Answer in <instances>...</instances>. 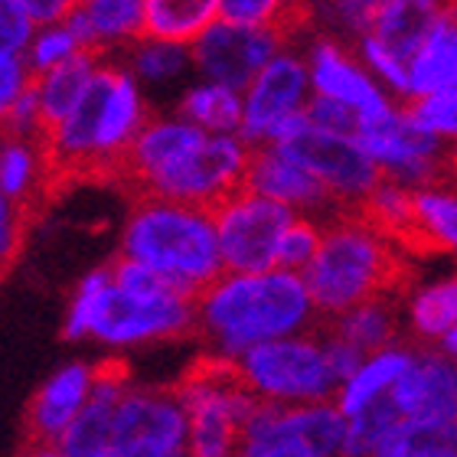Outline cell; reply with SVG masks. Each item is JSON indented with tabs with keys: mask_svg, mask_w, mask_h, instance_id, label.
I'll use <instances>...</instances> for the list:
<instances>
[{
	"mask_svg": "<svg viewBox=\"0 0 457 457\" xmlns=\"http://www.w3.org/2000/svg\"><path fill=\"white\" fill-rule=\"evenodd\" d=\"M151 118L154 112L141 102L131 76L102 62L66 121L37 141L49 203L86 183L112 187L124 151Z\"/></svg>",
	"mask_w": 457,
	"mask_h": 457,
	"instance_id": "1",
	"label": "cell"
},
{
	"mask_svg": "<svg viewBox=\"0 0 457 457\" xmlns=\"http://www.w3.org/2000/svg\"><path fill=\"white\" fill-rule=\"evenodd\" d=\"M314 297L301 271H226L196 297V340L238 356L275 337L301 334L314 324Z\"/></svg>",
	"mask_w": 457,
	"mask_h": 457,
	"instance_id": "2",
	"label": "cell"
},
{
	"mask_svg": "<svg viewBox=\"0 0 457 457\" xmlns=\"http://www.w3.org/2000/svg\"><path fill=\"white\" fill-rule=\"evenodd\" d=\"M409 258L399 242L362 216L340 212L324 226L314 262L304 268L317 314H343L372 297H405L415 285V265Z\"/></svg>",
	"mask_w": 457,
	"mask_h": 457,
	"instance_id": "3",
	"label": "cell"
},
{
	"mask_svg": "<svg viewBox=\"0 0 457 457\" xmlns=\"http://www.w3.org/2000/svg\"><path fill=\"white\" fill-rule=\"evenodd\" d=\"M121 252L163 271L193 301L226 275L216 212L196 203L163 196L134 200Z\"/></svg>",
	"mask_w": 457,
	"mask_h": 457,
	"instance_id": "4",
	"label": "cell"
},
{
	"mask_svg": "<svg viewBox=\"0 0 457 457\" xmlns=\"http://www.w3.org/2000/svg\"><path fill=\"white\" fill-rule=\"evenodd\" d=\"M173 392L190 411V454L226 457L242 451L245 421L262 405L242 360L228 353H206L173 382Z\"/></svg>",
	"mask_w": 457,
	"mask_h": 457,
	"instance_id": "5",
	"label": "cell"
},
{
	"mask_svg": "<svg viewBox=\"0 0 457 457\" xmlns=\"http://www.w3.org/2000/svg\"><path fill=\"white\" fill-rule=\"evenodd\" d=\"M350 419L337 399L271 402L265 399L245 421L242 451L252 457H330L346 454Z\"/></svg>",
	"mask_w": 457,
	"mask_h": 457,
	"instance_id": "6",
	"label": "cell"
},
{
	"mask_svg": "<svg viewBox=\"0 0 457 457\" xmlns=\"http://www.w3.org/2000/svg\"><path fill=\"white\" fill-rule=\"evenodd\" d=\"M248 167H252V141H245L242 134L210 131L200 147H193L187 157L157 173L134 200L163 196L220 212L222 206L248 193Z\"/></svg>",
	"mask_w": 457,
	"mask_h": 457,
	"instance_id": "7",
	"label": "cell"
},
{
	"mask_svg": "<svg viewBox=\"0 0 457 457\" xmlns=\"http://www.w3.org/2000/svg\"><path fill=\"white\" fill-rule=\"evenodd\" d=\"M248 379L271 402H327L337 399L343 379L337 376L330 353L314 330L255 343L238 353Z\"/></svg>",
	"mask_w": 457,
	"mask_h": 457,
	"instance_id": "8",
	"label": "cell"
},
{
	"mask_svg": "<svg viewBox=\"0 0 457 457\" xmlns=\"http://www.w3.org/2000/svg\"><path fill=\"white\" fill-rule=\"evenodd\" d=\"M92 337L112 346L196 337V301L187 295H131L112 281L98 297Z\"/></svg>",
	"mask_w": 457,
	"mask_h": 457,
	"instance_id": "9",
	"label": "cell"
},
{
	"mask_svg": "<svg viewBox=\"0 0 457 457\" xmlns=\"http://www.w3.org/2000/svg\"><path fill=\"white\" fill-rule=\"evenodd\" d=\"M190 454V411L170 389L124 392L114 405L112 457Z\"/></svg>",
	"mask_w": 457,
	"mask_h": 457,
	"instance_id": "10",
	"label": "cell"
},
{
	"mask_svg": "<svg viewBox=\"0 0 457 457\" xmlns=\"http://www.w3.org/2000/svg\"><path fill=\"white\" fill-rule=\"evenodd\" d=\"M295 220V206L248 190L216 212L226 271H268L278 262V245Z\"/></svg>",
	"mask_w": 457,
	"mask_h": 457,
	"instance_id": "11",
	"label": "cell"
},
{
	"mask_svg": "<svg viewBox=\"0 0 457 457\" xmlns=\"http://www.w3.org/2000/svg\"><path fill=\"white\" fill-rule=\"evenodd\" d=\"M278 147L304 163L307 170H314L346 206L370 196L382 183V177L389 173L356 137L320 131V128H307L291 141H281Z\"/></svg>",
	"mask_w": 457,
	"mask_h": 457,
	"instance_id": "12",
	"label": "cell"
},
{
	"mask_svg": "<svg viewBox=\"0 0 457 457\" xmlns=\"http://www.w3.org/2000/svg\"><path fill=\"white\" fill-rule=\"evenodd\" d=\"M92 399V366H66L33 392L20 419V454H56L59 438Z\"/></svg>",
	"mask_w": 457,
	"mask_h": 457,
	"instance_id": "13",
	"label": "cell"
},
{
	"mask_svg": "<svg viewBox=\"0 0 457 457\" xmlns=\"http://www.w3.org/2000/svg\"><path fill=\"white\" fill-rule=\"evenodd\" d=\"M281 39L265 27H238V23H212L196 43H193V62L222 86L245 92L252 79L275 59Z\"/></svg>",
	"mask_w": 457,
	"mask_h": 457,
	"instance_id": "14",
	"label": "cell"
},
{
	"mask_svg": "<svg viewBox=\"0 0 457 457\" xmlns=\"http://www.w3.org/2000/svg\"><path fill=\"white\" fill-rule=\"evenodd\" d=\"M206 134H210L206 128L187 121V118L167 121V118H157V114H154L151 121L141 128V134L131 141V147L124 151L112 187H118V190L128 193L134 200L157 173L167 170V167L177 163L180 157H187L193 147H200V144L206 141Z\"/></svg>",
	"mask_w": 457,
	"mask_h": 457,
	"instance_id": "15",
	"label": "cell"
},
{
	"mask_svg": "<svg viewBox=\"0 0 457 457\" xmlns=\"http://www.w3.org/2000/svg\"><path fill=\"white\" fill-rule=\"evenodd\" d=\"M248 190L275 196V200L295 206V210H327L334 220L350 206L330 193L314 170L285 154L278 144H252V167H248Z\"/></svg>",
	"mask_w": 457,
	"mask_h": 457,
	"instance_id": "16",
	"label": "cell"
},
{
	"mask_svg": "<svg viewBox=\"0 0 457 457\" xmlns=\"http://www.w3.org/2000/svg\"><path fill=\"white\" fill-rule=\"evenodd\" d=\"M311 72L301 59L275 56L268 62L252 86L245 88V121H242V137L252 144L265 141L268 128L291 112H304L307 88H311Z\"/></svg>",
	"mask_w": 457,
	"mask_h": 457,
	"instance_id": "17",
	"label": "cell"
},
{
	"mask_svg": "<svg viewBox=\"0 0 457 457\" xmlns=\"http://www.w3.org/2000/svg\"><path fill=\"white\" fill-rule=\"evenodd\" d=\"M389 395L405 419H457V360L441 346H419Z\"/></svg>",
	"mask_w": 457,
	"mask_h": 457,
	"instance_id": "18",
	"label": "cell"
},
{
	"mask_svg": "<svg viewBox=\"0 0 457 457\" xmlns=\"http://www.w3.org/2000/svg\"><path fill=\"white\" fill-rule=\"evenodd\" d=\"M451 4L457 0H382L366 37H372L392 56L411 66V59L428 43L431 29L438 27V20Z\"/></svg>",
	"mask_w": 457,
	"mask_h": 457,
	"instance_id": "19",
	"label": "cell"
},
{
	"mask_svg": "<svg viewBox=\"0 0 457 457\" xmlns=\"http://www.w3.org/2000/svg\"><path fill=\"white\" fill-rule=\"evenodd\" d=\"M311 79H314L317 92L360 108V114L392 112V105L382 98L379 88L372 86V79L353 62L350 53L334 39H317L314 43V49H311Z\"/></svg>",
	"mask_w": 457,
	"mask_h": 457,
	"instance_id": "20",
	"label": "cell"
},
{
	"mask_svg": "<svg viewBox=\"0 0 457 457\" xmlns=\"http://www.w3.org/2000/svg\"><path fill=\"white\" fill-rule=\"evenodd\" d=\"M105 49L108 46H82L79 53L62 59L59 66L46 69V72H33L39 79V137L56 131L59 124L69 118V112L79 105V98L86 96L96 69L102 66Z\"/></svg>",
	"mask_w": 457,
	"mask_h": 457,
	"instance_id": "21",
	"label": "cell"
},
{
	"mask_svg": "<svg viewBox=\"0 0 457 457\" xmlns=\"http://www.w3.org/2000/svg\"><path fill=\"white\" fill-rule=\"evenodd\" d=\"M212 23H220V0H147L144 43L193 46Z\"/></svg>",
	"mask_w": 457,
	"mask_h": 457,
	"instance_id": "22",
	"label": "cell"
},
{
	"mask_svg": "<svg viewBox=\"0 0 457 457\" xmlns=\"http://www.w3.org/2000/svg\"><path fill=\"white\" fill-rule=\"evenodd\" d=\"M411 96H431L457 88V4L445 10L428 43L411 59Z\"/></svg>",
	"mask_w": 457,
	"mask_h": 457,
	"instance_id": "23",
	"label": "cell"
},
{
	"mask_svg": "<svg viewBox=\"0 0 457 457\" xmlns=\"http://www.w3.org/2000/svg\"><path fill=\"white\" fill-rule=\"evenodd\" d=\"M399 301L402 297H372V301H362L343 314H327V320L334 324L337 334H343L372 356V353L399 343Z\"/></svg>",
	"mask_w": 457,
	"mask_h": 457,
	"instance_id": "24",
	"label": "cell"
},
{
	"mask_svg": "<svg viewBox=\"0 0 457 457\" xmlns=\"http://www.w3.org/2000/svg\"><path fill=\"white\" fill-rule=\"evenodd\" d=\"M415 350H419V346H409V350H405V346H386V350L372 353L370 360L362 362L360 370L343 382L340 395H337L340 409L346 411V419L356 415L360 409H366L372 399L386 395V392L402 379V372L411 366Z\"/></svg>",
	"mask_w": 457,
	"mask_h": 457,
	"instance_id": "25",
	"label": "cell"
},
{
	"mask_svg": "<svg viewBox=\"0 0 457 457\" xmlns=\"http://www.w3.org/2000/svg\"><path fill=\"white\" fill-rule=\"evenodd\" d=\"M220 20L238 27H265L287 43L311 27L314 10L307 0H220Z\"/></svg>",
	"mask_w": 457,
	"mask_h": 457,
	"instance_id": "26",
	"label": "cell"
},
{
	"mask_svg": "<svg viewBox=\"0 0 457 457\" xmlns=\"http://www.w3.org/2000/svg\"><path fill=\"white\" fill-rule=\"evenodd\" d=\"M114 405L118 399L96 395L86 402L76 421L59 438L56 454L62 457H112V435H114Z\"/></svg>",
	"mask_w": 457,
	"mask_h": 457,
	"instance_id": "27",
	"label": "cell"
},
{
	"mask_svg": "<svg viewBox=\"0 0 457 457\" xmlns=\"http://www.w3.org/2000/svg\"><path fill=\"white\" fill-rule=\"evenodd\" d=\"M180 118L200 124L206 131L216 134H238L242 121H245V98H238V88L222 86V82H210L187 92L180 102Z\"/></svg>",
	"mask_w": 457,
	"mask_h": 457,
	"instance_id": "28",
	"label": "cell"
},
{
	"mask_svg": "<svg viewBox=\"0 0 457 457\" xmlns=\"http://www.w3.org/2000/svg\"><path fill=\"white\" fill-rule=\"evenodd\" d=\"M415 200L425 226L435 232L445 252H457V161L445 163L431 180L415 187Z\"/></svg>",
	"mask_w": 457,
	"mask_h": 457,
	"instance_id": "29",
	"label": "cell"
},
{
	"mask_svg": "<svg viewBox=\"0 0 457 457\" xmlns=\"http://www.w3.org/2000/svg\"><path fill=\"white\" fill-rule=\"evenodd\" d=\"M386 457H457V419H402L389 435Z\"/></svg>",
	"mask_w": 457,
	"mask_h": 457,
	"instance_id": "30",
	"label": "cell"
},
{
	"mask_svg": "<svg viewBox=\"0 0 457 457\" xmlns=\"http://www.w3.org/2000/svg\"><path fill=\"white\" fill-rule=\"evenodd\" d=\"M98 43H144L147 0H82Z\"/></svg>",
	"mask_w": 457,
	"mask_h": 457,
	"instance_id": "31",
	"label": "cell"
},
{
	"mask_svg": "<svg viewBox=\"0 0 457 457\" xmlns=\"http://www.w3.org/2000/svg\"><path fill=\"white\" fill-rule=\"evenodd\" d=\"M411 334L419 343L441 340L457 324V275L445 278L438 285L425 287L409 311Z\"/></svg>",
	"mask_w": 457,
	"mask_h": 457,
	"instance_id": "32",
	"label": "cell"
},
{
	"mask_svg": "<svg viewBox=\"0 0 457 457\" xmlns=\"http://www.w3.org/2000/svg\"><path fill=\"white\" fill-rule=\"evenodd\" d=\"M405 419L399 411V405L392 402V395H379L372 399L366 409H360L356 415H350V435H346V454H382L389 435L395 431V425Z\"/></svg>",
	"mask_w": 457,
	"mask_h": 457,
	"instance_id": "33",
	"label": "cell"
},
{
	"mask_svg": "<svg viewBox=\"0 0 457 457\" xmlns=\"http://www.w3.org/2000/svg\"><path fill=\"white\" fill-rule=\"evenodd\" d=\"M79 49H82V43H79V37L72 33L66 20L62 23H49V27L39 29L33 43L27 46V66L29 72H46V69L59 66L62 59L72 56V53H79Z\"/></svg>",
	"mask_w": 457,
	"mask_h": 457,
	"instance_id": "34",
	"label": "cell"
},
{
	"mask_svg": "<svg viewBox=\"0 0 457 457\" xmlns=\"http://www.w3.org/2000/svg\"><path fill=\"white\" fill-rule=\"evenodd\" d=\"M320 238H324V228L317 226L314 220L295 216L291 226L285 228V236H281L275 268H287V271H301L304 275V268L314 262L317 248H320Z\"/></svg>",
	"mask_w": 457,
	"mask_h": 457,
	"instance_id": "35",
	"label": "cell"
},
{
	"mask_svg": "<svg viewBox=\"0 0 457 457\" xmlns=\"http://www.w3.org/2000/svg\"><path fill=\"white\" fill-rule=\"evenodd\" d=\"M108 285H112V271H108V265L92 271V275L79 285L76 297H72V304H69L66 324H62V337H66V340L92 337V317H96L98 297H102V291H105Z\"/></svg>",
	"mask_w": 457,
	"mask_h": 457,
	"instance_id": "36",
	"label": "cell"
},
{
	"mask_svg": "<svg viewBox=\"0 0 457 457\" xmlns=\"http://www.w3.org/2000/svg\"><path fill=\"white\" fill-rule=\"evenodd\" d=\"M402 112L411 121L441 134V137H457V98L448 92H431V96H409Z\"/></svg>",
	"mask_w": 457,
	"mask_h": 457,
	"instance_id": "37",
	"label": "cell"
},
{
	"mask_svg": "<svg viewBox=\"0 0 457 457\" xmlns=\"http://www.w3.org/2000/svg\"><path fill=\"white\" fill-rule=\"evenodd\" d=\"M304 112L311 118V128H320V131L346 134V137H356V131H360V108L346 105L334 96H324V92L307 98Z\"/></svg>",
	"mask_w": 457,
	"mask_h": 457,
	"instance_id": "38",
	"label": "cell"
},
{
	"mask_svg": "<svg viewBox=\"0 0 457 457\" xmlns=\"http://www.w3.org/2000/svg\"><path fill=\"white\" fill-rule=\"evenodd\" d=\"M183 66H187V56H183L180 43H157V39H151V46L137 49V72L144 79H151V82L177 76Z\"/></svg>",
	"mask_w": 457,
	"mask_h": 457,
	"instance_id": "39",
	"label": "cell"
},
{
	"mask_svg": "<svg viewBox=\"0 0 457 457\" xmlns=\"http://www.w3.org/2000/svg\"><path fill=\"white\" fill-rule=\"evenodd\" d=\"M0 17H4V23H0V43H4V49L20 53L23 46L33 43V27L37 23L27 13L23 0H4L0 4Z\"/></svg>",
	"mask_w": 457,
	"mask_h": 457,
	"instance_id": "40",
	"label": "cell"
},
{
	"mask_svg": "<svg viewBox=\"0 0 457 457\" xmlns=\"http://www.w3.org/2000/svg\"><path fill=\"white\" fill-rule=\"evenodd\" d=\"M362 56H366V62H370L376 72H379L386 82H392V86L399 88V92H405V96H411V72L409 66L402 62V59H395L386 46H379L372 37H362Z\"/></svg>",
	"mask_w": 457,
	"mask_h": 457,
	"instance_id": "41",
	"label": "cell"
},
{
	"mask_svg": "<svg viewBox=\"0 0 457 457\" xmlns=\"http://www.w3.org/2000/svg\"><path fill=\"white\" fill-rule=\"evenodd\" d=\"M382 0H330V13L350 33H370Z\"/></svg>",
	"mask_w": 457,
	"mask_h": 457,
	"instance_id": "42",
	"label": "cell"
},
{
	"mask_svg": "<svg viewBox=\"0 0 457 457\" xmlns=\"http://www.w3.org/2000/svg\"><path fill=\"white\" fill-rule=\"evenodd\" d=\"M128 362L124 360H102L98 366H92V392L96 395H108V399H121L128 392Z\"/></svg>",
	"mask_w": 457,
	"mask_h": 457,
	"instance_id": "43",
	"label": "cell"
},
{
	"mask_svg": "<svg viewBox=\"0 0 457 457\" xmlns=\"http://www.w3.org/2000/svg\"><path fill=\"white\" fill-rule=\"evenodd\" d=\"M0 69H4V86H0V105L7 108L13 98L23 92V86L29 82V66L27 59L13 53V49H4L0 53Z\"/></svg>",
	"mask_w": 457,
	"mask_h": 457,
	"instance_id": "44",
	"label": "cell"
},
{
	"mask_svg": "<svg viewBox=\"0 0 457 457\" xmlns=\"http://www.w3.org/2000/svg\"><path fill=\"white\" fill-rule=\"evenodd\" d=\"M82 0H23L27 13L33 17L37 27H49V23H62L69 20V13L79 7Z\"/></svg>",
	"mask_w": 457,
	"mask_h": 457,
	"instance_id": "45",
	"label": "cell"
},
{
	"mask_svg": "<svg viewBox=\"0 0 457 457\" xmlns=\"http://www.w3.org/2000/svg\"><path fill=\"white\" fill-rule=\"evenodd\" d=\"M438 346H441V350H445V353H448V356H454V360H457V324L451 327L448 334L441 337V343H438Z\"/></svg>",
	"mask_w": 457,
	"mask_h": 457,
	"instance_id": "46",
	"label": "cell"
},
{
	"mask_svg": "<svg viewBox=\"0 0 457 457\" xmlns=\"http://www.w3.org/2000/svg\"><path fill=\"white\" fill-rule=\"evenodd\" d=\"M448 96H451V98H457V88H448Z\"/></svg>",
	"mask_w": 457,
	"mask_h": 457,
	"instance_id": "47",
	"label": "cell"
}]
</instances>
